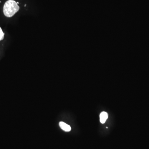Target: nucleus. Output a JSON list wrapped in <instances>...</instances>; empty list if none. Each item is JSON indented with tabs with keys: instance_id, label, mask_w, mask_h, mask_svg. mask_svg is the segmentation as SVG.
Returning <instances> with one entry per match:
<instances>
[{
	"instance_id": "obj_1",
	"label": "nucleus",
	"mask_w": 149,
	"mask_h": 149,
	"mask_svg": "<svg viewBox=\"0 0 149 149\" xmlns=\"http://www.w3.org/2000/svg\"><path fill=\"white\" fill-rule=\"evenodd\" d=\"M19 9L17 2L13 0H8L4 5V14L7 17H12L18 11Z\"/></svg>"
},
{
	"instance_id": "obj_2",
	"label": "nucleus",
	"mask_w": 149,
	"mask_h": 149,
	"mask_svg": "<svg viewBox=\"0 0 149 149\" xmlns=\"http://www.w3.org/2000/svg\"><path fill=\"white\" fill-rule=\"evenodd\" d=\"M59 126L61 129L63 131H65V132H69L71 131V128L69 125L67 124L64 122H60L59 123Z\"/></svg>"
},
{
	"instance_id": "obj_3",
	"label": "nucleus",
	"mask_w": 149,
	"mask_h": 149,
	"mask_svg": "<svg viewBox=\"0 0 149 149\" xmlns=\"http://www.w3.org/2000/svg\"><path fill=\"white\" fill-rule=\"evenodd\" d=\"M108 117V115L106 112H102L100 114V121L101 123L103 124L106 122Z\"/></svg>"
},
{
	"instance_id": "obj_4",
	"label": "nucleus",
	"mask_w": 149,
	"mask_h": 149,
	"mask_svg": "<svg viewBox=\"0 0 149 149\" xmlns=\"http://www.w3.org/2000/svg\"><path fill=\"white\" fill-rule=\"evenodd\" d=\"M4 35V34L2 32L1 27H0V41H1L3 39Z\"/></svg>"
}]
</instances>
